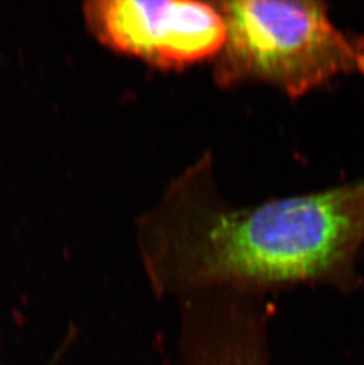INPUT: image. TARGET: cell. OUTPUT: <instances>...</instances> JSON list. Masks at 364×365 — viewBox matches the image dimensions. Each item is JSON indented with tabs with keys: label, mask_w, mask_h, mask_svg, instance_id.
<instances>
[{
	"label": "cell",
	"mask_w": 364,
	"mask_h": 365,
	"mask_svg": "<svg viewBox=\"0 0 364 365\" xmlns=\"http://www.w3.org/2000/svg\"><path fill=\"white\" fill-rule=\"evenodd\" d=\"M138 250L158 293L324 283L351 287L364 242V179L323 190L232 206L206 153L136 225Z\"/></svg>",
	"instance_id": "cell-1"
},
{
	"label": "cell",
	"mask_w": 364,
	"mask_h": 365,
	"mask_svg": "<svg viewBox=\"0 0 364 365\" xmlns=\"http://www.w3.org/2000/svg\"><path fill=\"white\" fill-rule=\"evenodd\" d=\"M226 39L214 58L221 88L273 86L303 96L343 73L364 77V38L344 34L320 1H217Z\"/></svg>",
	"instance_id": "cell-2"
},
{
	"label": "cell",
	"mask_w": 364,
	"mask_h": 365,
	"mask_svg": "<svg viewBox=\"0 0 364 365\" xmlns=\"http://www.w3.org/2000/svg\"><path fill=\"white\" fill-rule=\"evenodd\" d=\"M83 14L91 35L115 52L162 70L216 58L226 39L217 3L93 0Z\"/></svg>",
	"instance_id": "cell-3"
}]
</instances>
